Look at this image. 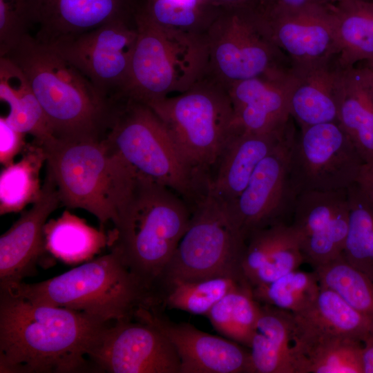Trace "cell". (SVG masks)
<instances>
[{
  "label": "cell",
  "mask_w": 373,
  "mask_h": 373,
  "mask_svg": "<svg viewBox=\"0 0 373 373\" xmlns=\"http://www.w3.org/2000/svg\"><path fill=\"white\" fill-rule=\"evenodd\" d=\"M191 216L179 195L135 172L117 204L107 246L153 296Z\"/></svg>",
  "instance_id": "7a4b0ae2"
},
{
  "label": "cell",
  "mask_w": 373,
  "mask_h": 373,
  "mask_svg": "<svg viewBox=\"0 0 373 373\" xmlns=\"http://www.w3.org/2000/svg\"><path fill=\"white\" fill-rule=\"evenodd\" d=\"M245 279L217 276L195 280L171 281L164 303L171 309L196 315H207L211 308L228 293L241 285Z\"/></svg>",
  "instance_id": "d590c367"
},
{
  "label": "cell",
  "mask_w": 373,
  "mask_h": 373,
  "mask_svg": "<svg viewBox=\"0 0 373 373\" xmlns=\"http://www.w3.org/2000/svg\"><path fill=\"white\" fill-rule=\"evenodd\" d=\"M260 309L252 287L245 283L217 302L206 316L219 333L249 348Z\"/></svg>",
  "instance_id": "4dcf8cb0"
},
{
  "label": "cell",
  "mask_w": 373,
  "mask_h": 373,
  "mask_svg": "<svg viewBox=\"0 0 373 373\" xmlns=\"http://www.w3.org/2000/svg\"><path fill=\"white\" fill-rule=\"evenodd\" d=\"M61 204L55 182L46 171L41 194L31 207L0 237V287L23 282L46 260L44 227L50 214Z\"/></svg>",
  "instance_id": "d6986e66"
},
{
  "label": "cell",
  "mask_w": 373,
  "mask_h": 373,
  "mask_svg": "<svg viewBox=\"0 0 373 373\" xmlns=\"http://www.w3.org/2000/svg\"><path fill=\"white\" fill-rule=\"evenodd\" d=\"M295 81L294 70L287 75L256 77L230 86L227 90L235 126L257 133L285 128L291 118L289 102Z\"/></svg>",
  "instance_id": "44dd1931"
},
{
  "label": "cell",
  "mask_w": 373,
  "mask_h": 373,
  "mask_svg": "<svg viewBox=\"0 0 373 373\" xmlns=\"http://www.w3.org/2000/svg\"><path fill=\"white\" fill-rule=\"evenodd\" d=\"M107 325L0 288V372H88L93 363L86 356Z\"/></svg>",
  "instance_id": "6da1fadb"
},
{
  "label": "cell",
  "mask_w": 373,
  "mask_h": 373,
  "mask_svg": "<svg viewBox=\"0 0 373 373\" xmlns=\"http://www.w3.org/2000/svg\"><path fill=\"white\" fill-rule=\"evenodd\" d=\"M294 126L265 133L235 130L214 166L209 193L224 204L234 202L247 186L258 164L283 140Z\"/></svg>",
  "instance_id": "7402d4cb"
},
{
  "label": "cell",
  "mask_w": 373,
  "mask_h": 373,
  "mask_svg": "<svg viewBox=\"0 0 373 373\" xmlns=\"http://www.w3.org/2000/svg\"><path fill=\"white\" fill-rule=\"evenodd\" d=\"M359 64H361L360 66H356L359 68L373 95V58Z\"/></svg>",
  "instance_id": "ee69618b"
},
{
  "label": "cell",
  "mask_w": 373,
  "mask_h": 373,
  "mask_svg": "<svg viewBox=\"0 0 373 373\" xmlns=\"http://www.w3.org/2000/svg\"><path fill=\"white\" fill-rule=\"evenodd\" d=\"M104 328L88 358L111 373H180V359L167 338L149 321L134 316Z\"/></svg>",
  "instance_id": "5bb4252c"
},
{
  "label": "cell",
  "mask_w": 373,
  "mask_h": 373,
  "mask_svg": "<svg viewBox=\"0 0 373 373\" xmlns=\"http://www.w3.org/2000/svg\"><path fill=\"white\" fill-rule=\"evenodd\" d=\"M21 155L1 172V216L23 211L41 194L40 173L46 161L44 146L33 140L26 144Z\"/></svg>",
  "instance_id": "f1b7e54d"
},
{
  "label": "cell",
  "mask_w": 373,
  "mask_h": 373,
  "mask_svg": "<svg viewBox=\"0 0 373 373\" xmlns=\"http://www.w3.org/2000/svg\"><path fill=\"white\" fill-rule=\"evenodd\" d=\"M26 135L10 127L1 116L0 118V162L3 166L15 161L21 154L26 142Z\"/></svg>",
  "instance_id": "f35d334b"
},
{
  "label": "cell",
  "mask_w": 373,
  "mask_h": 373,
  "mask_svg": "<svg viewBox=\"0 0 373 373\" xmlns=\"http://www.w3.org/2000/svg\"><path fill=\"white\" fill-rule=\"evenodd\" d=\"M134 316L149 321L167 338L180 359V373H252L249 350L232 340L170 321L153 305L140 307Z\"/></svg>",
  "instance_id": "e0dca14e"
},
{
  "label": "cell",
  "mask_w": 373,
  "mask_h": 373,
  "mask_svg": "<svg viewBox=\"0 0 373 373\" xmlns=\"http://www.w3.org/2000/svg\"><path fill=\"white\" fill-rule=\"evenodd\" d=\"M260 12L271 39L294 69L308 68L338 56L328 3L312 4L285 12Z\"/></svg>",
  "instance_id": "ac0fdd59"
},
{
  "label": "cell",
  "mask_w": 373,
  "mask_h": 373,
  "mask_svg": "<svg viewBox=\"0 0 373 373\" xmlns=\"http://www.w3.org/2000/svg\"><path fill=\"white\" fill-rule=\"evenodd\" d=\"M220 12L225 10L259 8L260 0H210Z\"/></svg>",
  "instance_id": "b9f144b4"
},
{
  "label": "cell",
  "mask_w": 373,
  "mask_h": 373,
  "mask_svg": "<svg viewBox=\"0 0 373 373\" xmlns=\"http://www.w3.org/2000/svg\"><path fill=\"white\" fill-rule=\"evenodd\" d=\"M46 171L61 204L97 218L101 229L116 218L117 207L135 172L102 140L52 137L42 144Z\"/></svg>",
  "instance_id": "8992f818"
},
{
  "label": "cell",
  "mask_w": 373,
  "mask_h": 373,
  "mask_svg": "<svg viewBox=\"0 0 373 373\" xmlns=\"http://www.w3.org/2000/svg\"><path fill=\"white\" fill-rule=\"evenodd\" d=\"M44 236L47 251L67 264L91 259L108 242L102 229H95L67 210L46 223Z\"/></svg>",
  "instance_id": "f546056e"
},
{
  "label": "cell",
  "mask_w": 373,
  "mask_h": 373,
  "mask_svg": "<svg viewBox=\"0 0 373 373\" xmlns=\"http://www.w3.org/2000/svg\"><path fill=\"white\" fill-rule=\"evenodd\" d=\"M9 288L32 302L84 312L109 324L131 318L153 298L113 251L54 278Z\"/></svg>",
  "instance_id": "5b68a950"
},
{
  "label": "cell",
  "mask_w": 373,
  "mask_h": 373,
  "mask_svg": "<svg viewBox=\"0 0 373 373\" xmlns=\"http://www.w3.org/2000/svg\"><path fill=\"white\" fill-rule=\"evenodd\" d=\"M342 1V0H332L333 3L336 2V1Z\"/></svg>",
  "instance_id": "f6af8a7d"
},
{
  "label": "cell",
  "mask_w": 373,
  "mask_h": 373,
  "mask_svg": "<svg viewBox=\"0 0 373 373\" xmlns=\"http://www.w3.org/2000/svg\"><path fill=\"white\" fill-rule=\"evenodd\" d=\"M205 39L206 74L227 88L253 77L294 72L271 39L259 8L222 11L207 29Z\"/></svg>",
  "instance_id": "9c48e42d"
},
{
  "label": "cell",
  "mask_w": 373,
  "mask_h": 373,
  "mask_svg": "<svg viewBox=\"0 0 373 373\" xmlns=\"http://www.w3.org/2000/svg\"><path fill=\"white\" fill-rule=\"evenodd\" d=\"M103 139L135 172L167 186L191 209L208 194L211 178L186 161L146 104L127 97L119 100Z\"/></svg>",
  "instance_id": "277c9868"
},
{
  "label": "cell",
  "mask_w": 373,
  "mask_h": 373,
  "mask_svg": "<svg viewBox=\"0 0 373 373\" xmlns=\"http://www.w3.org/2000/svg\"><path fill=\"white\" fill-rule=\"evenodd\" d=\"M32 36L55 45L108 22H136L144 0H28Z\"/></svg>",
  "instance_id": "2e32d148"
},
{
  "label": "cell",
  "mask_w": 373,
  "mask_h": 373,
  "mask_svg": "<svg viewBox=\"0 0 373 373\" xmlns=\"http://www.w3.org/2000/svg\"><path fill=\"white\" fill-rule=\"evenodd\" d=\"M348 229L342 256L373 280V208L354 184L347 189Z\"/></svg>",
  "instance_id": "1f68e13d"
},
{
  "label": "cell",
  "mask_w": 373,
  "mask_h": 373,
  "mask_svg": "<svg viewBox=\"0 0 373 373\" xmlns=\"http://www.w3.org/2000/svg\"><path fill=\"white\" fill-rule=\"evenodd\" d=\"M0 99L8 106L1 117L10 127L41 145L55 137L26 75L8 57H0Z\"/></svg>",
  "instance_id": "484cf974"
},
{
  "label": "cell",
  "mask_w": 373,
  "mask_h": 373,
  "mask_svg": "<svg viewBox=\"0 0 373 373\" xmlns=\"http://www.w3.org/2000/svg\"><path fill=\"white\" fill-rule=\"evenodd\" d=\"M363 373H373V334L363 343Z\"/></svg>",
  "instance_id": "7bdbcfd3"
},
{
  "label": "cell",
  "mask_w": 373,
  "mask_h": 373,
  "mask_svg": "<svg viewBox=\"0 0 373 373\" xmlns=\"http://www.w3.org/2000/svg\"><path fill=\"white\" fill-rule=\"evenodd\" d=\"M356 187L373 208V163H364L356 183Z\"/></svg>",
  "instance_id": "60d3db41"
},
{
  "label": "cell",
  "mask_w": 373,
  "mask_h": 373,
  "mask_svg": "<svg viewBox=\"0 0 373 373\" xmlns=\"http://www.w3.org/2000/svg\"><path fill=\"white\" fill-rule=\"evenodd\" d=\"M291 217L305 261L314 269L342 255L349 222L347 189L303 192Z\"/></svg>",
  "instance_id": "9a60e30c"
},
{
  "label": "cell",
  "mask_w": 373,
  "mask_h": 373,
  "mask_svg": "<svg viewBox=\"0 0 373 373\" xmlns=\"http://www.w3.org/2000/svg\"><path fill=\"white\" fill-rule=\"evenodd\" d=\"M3 57L26 75L55 137L73 141L104 138L112 106L53 46L28 33Z\"/></svg>",
  "instance_id": "3957f363"
},
{
  "label": "cell",
  "mask_w": 373,
  "mask_h": 373,
  "mask_svg": "<svg viewBox=\"0 0 373 373\" xmlns=\"http://www.w3.org/2000/svg\"><path fill=\"white\" fill-rule=\"evenodd\" d=\"M320 285L337 293L373 322V280L345 261L343 256L314 269Z\"/></svg>",
  "instance_id": "d6a6232c"
},
{
  "label": "cell",
  "mask_w": 373,
  "mask_h": 373,
  "mask_svg": "<svg viewBox=\"0 0 373 373\" xmlns=\"http://www.w3.org/2000/svg\"><path fill=\"white\" fill-rule=\"evenodd\" d=\"M292 316L302 373L306 356L318 347L343 338L364 343L373 334L372 321L352 307L337 293L321 286L312 304Z\"/></svg>",
  "instance_id": "ffe728a7"
},
{
  "label": "cell",
  "mask_w": 373,
  "mask_h": 373,
  "mask_svg": "<svg viewBox=\"0 0 373 373\" xmlns=\"http://www.w3.org/2000/svg\"><path fill=\"white\" fill-rule=\"evenodd\" d=\"M142 10L162 26L198 35L221 13L210 0H144Z\"/></svg>",
  "instance_id": "e575fe53"
},
{
  "label": "cell",
  "mask_w": 373,
  "mask_h": 373,
  "mask_svg": "<svg viewBox=\"0 0 373 373\" xmlns=\"http://www.w3.org/2000/svg\"><path fill=\"white\" fill-rule=\"evenodd\" d=\"M332 0H260L259 8L264 12L277 13L300 9L312 4H327Z\"/></svg>",
  "instance_id": "ab89813d"
},
{
  "label": "cell",
  "mask_w": 373,
  "mask_h": 373,
  "mask_svg": "<svg viewBox=\"0 0 373 373\" xmlns=\"http://www.w3.org/2000/svg\"><path fill=\"white\" fill-rule=\"evenodd\" d=\"M344 69L373 58V1L342 0L328 3Z\"/></svg>",
  "instance_id": "4316f807"
},
{
  "label": "cell",
  "mask_w": 373,
  "mask_h": 373,
  "mask_svg": "<svg viewBox=\"0 0 373 373\" xmlns=\"http://www.w3.org/2000/svg\"><path fill=\"white\" fill-rule=\"evenodd\" d=\"M149 105L186 161L211 178V170L235 130L227 88L205 74L189 88Z\"/></svg>",
  "instance_id": "ba28073f"
},
{
  "label": "cell",
  "mask_w": 373,
  "mask_h": 373,
  "mask_svg": "<svg viewBox=\"0 0 373 373\" xmlns=\"http://www.w3.org/2000/svg\"><path fill=\"white\" fill-rule=\"evenodd\" d=\"M246 242L227 206L208 193L192 209L189 227L162 281L217 276L246 280L241 269Z\"/></svg>",
  "instance_id": "30bf717a"
},
{
  "label": "cell",
  "mask_w": 373,
  "mask_h": 373,
  "mask_svg": "<svg viewBox=\"0 0 373 373\" xmlns=\"http://www.w3.org/2000/svg\"><path fill=\"white\" fill-rule=\"evenodd\" d=\"M363 346L353 338L323 344L306 356L303 373H363Z\"/></svg>",
  "instance_id": "8d00e7d4"
},
{
  "label": "cell",
  "mask_w": 373,
  "mask_h": 373,
  "mask_svg": "<svg viewBox=\"0 0 373 373\" xmlns=\"http://www.w3.org/2000/svg\"><path fill=\"white\" fill-rule=\"evenodd\" d=\"M289 111L300 127L338 122L344 68L338 56L303 69H294Z\"/></svg>",
  "instance_id": "603a6c76"
},
{
  "label": "cell",
  "mask_w": 373,
  "mask_h": 373,
  "mask_svg": "<svg viewBox=\"0 0 373 373\" xmlns=\"http://www.w3.org/2000/svg\"><path fill=\"white\" fill-rule=\"evenodd\" d=\"M364 163L338 122L300 127L291 159L294 191L347 190Z\"/></svg>",
  "instance_id": "8fae6325"
},
{
  "label": "cell",
  "mask_w": 373,
  "mask_h": 373,
  "mask_svg": "<svg viewBox=\"0 0 373 373\" xmlns=\"http://www.w3.org/2000/svg\"><path fill=\"white\" fill-rule=\"evenodd\" d=\"M249 348L252 373H301L291 312L260 305Z\"/></svg>",
  "instance_id": "d4e9b609"
},
{
  "label": "cell",
  "mask_w": 373,
  "mask_h": 373,
  "mask_svg": "<svg viewBox=\"0 0 373 373\" xmlns=\"http://www.w3.org/2000/svg\"><path fill=\"white\" fill-rule=\"evenodd\" d=\"M30 30L28 0H0V57L8 54Z\"/></svg>",
  "instance_id": "74e56055"
},
{
  "label": "cell",
  "mask_w": 373,
  "mask_h": 373,
  "mask_svg": "<svg viewBox=\"0 0 373 373\" xmlns=\"http://www.w3.org/2000/svg\"><path fill=\"white\" fill-rule=\"evenodd\" d=\"M321 289L316 273L295 269L276 280L252 288L255 299L292 314L310 306Z\"/></svg>",
  "instance_id": "836d02e7"
},
{
  "label": "cell",
  "mask_w": 373,
  "mask_h": 373,
  "mask_svg": "<svg viewBox=\"0 0 373 373\" xmlns=\"http://www.w3.org/2000/svg\"><path fill=\"white\" fill-rule=\"evenodd\" d=\"M294 125L254 170L247 186L227 207L246 241L255 231L285 222L297 195L291 178Z\"/></svg>",
  "instance_id": "4fadbf2b"
},
{
  "label": "cell",
  "mask_w": 373,
  "mask_h": 373,
  "mask_svg": "<svg viewBox=\"0 0 373 373\" xmlns=\"http://www.w3.org/2000/svg\"><path fill=\"white\" fill-rule=\"evenodd\" d=\"M338 122L365 163H373V95L357 66L344 69Z\"/></svg>",
  "instance_id": "83f0119b"
},
{
  "label": "cell",
  "mask_w": 373,
  "mask_h": 373,
  "mask_svg": "<svg viewBox=\"0 0 373 373\" xmlns=\"http://www.w3.org/2000/svg\"><path fill=\"white\" fill-rule=\"evenodd\" d=\"M125 95L149 104L183 93L207 71L205 35L162 26L142 10Z\"/></svg>",
  "instance_id": "52a82bcc"
},
{
  "label": "cell",
  "mask_w": 373,
  "mask_h": 373,
  "mask_svg": "<svg viewBox=\"0 0 373 373\" xmlns=\"http://www.w3.org/2000/svg\"><path fill=\"white\" fill-rule=\"evenodd\" d=\"M137 22L113 21L53 46L109 104L126 97Z\"/></svg>",
  "instance_id": "7c38bea8"
},
{
  "label": "cell",
  "mask_w": 373,
  "mask_h": 373,
  "mask_svg": "<svg viewBox=\"0 0 373 373\" xmlns=\"http://www.w3.org/2000/svg\"><path fill=\"white\" fill-rule=\"evenodd\" d=\"M304 261L294 229L281 222L259 229L248 238L241 269L253 288L297 269Z\"/></svg>",
  "instance_id": "cb8c5ba5"
}]
</instances>
